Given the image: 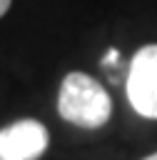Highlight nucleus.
<instances>
[{"instance_id": "7ed1b4c3", "label": "nucleus", "mask_w": 157, "mask_h": 160, "mask_svg": "<svg viewBox=\"0 0 157 160\" xmlns=\"http://www.w3.org/2000/svg\"><path fill=\"white\" fill-rule=\"evenodd\" d=\"M50 135L40 120L22 118L0 130V160H37L47 150Z\"/></svg>"}, {"instance_id": "423d86ee", "label": "nucleus", "mask_w": 157, "mask_h": 160, "mask_svg": "<svg viewBox=\"0 0 157 160\" xmlns=\"http://www.w3.org/2000/svg\"><path fill=\"white\" fill-rule=\"evenodd\" d=\"M142 160H157V152H152V155H147V158H142Z\"/></svg>"}, {"instance_id": "20e7f679", "label": "nucleus", "mask_w": 157, "mask_h": 160, "mask_svg": "<svg viewBox=\"0 0 157 160\" xmlns=\"http://www.w3.org/2000/svg\"><path fill=\"white\" fill-rule=\"evenodd\" d=\"M117 60H120V52L112 48V50H107V55L102 58V68H110V65H117Z\"/></svg>"}, {"instance_id": "39448f33", "label": "nucleus", "mask_w": 157, "mask_h": 160, "mask_svg": "<svg viewBox=\"0 0 157 160\" xmlns=\"http://www.w3.org/2000/svg\"><path fill=\"white\" fill-rule=\"evenodd\" d=\"M10 2H12V0H0V18H2V15L10 10Z\"/></svg>"}, {"instance_id": "f257e3e1", "label": "nucleus", "mask_w": 157, "mask_h": 160, "mask_svg": "<svg viewBox=\"0 0 157 160\" xmlns=\"http://www.w3.org/2000/svg\"><path fill=\"white\" fill-rule=\"evenodd\" d=\"M57 112L82 130H97L112 118V98L92 75L72 70L60 82Z\"/></svg>"}, {"instance_id": "f03ea898", "label": "nucleus", "mask_w": 157, "mask_h": 160, "mask_svg": "<svg viewBox=\"0 0 157 160\" xmlns=\"http://www.w3.org/2000/svg\"><path fill=\"white\" fill-rule=\"evenodd\" d=\"M127 100L142 118L157 120V42L135 52L125 80Z\"/></svg>"}]
</instances>
